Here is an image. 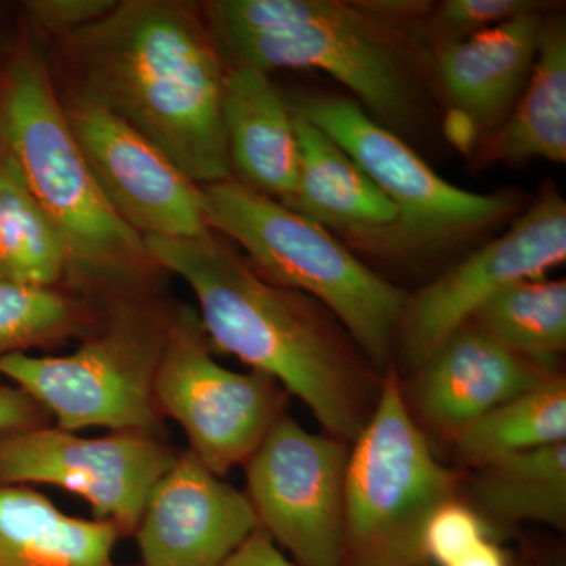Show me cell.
Listing matches in <instances>:
<instances>
[{
  "label": "cell",
  "instance_id": "6da1fadb",
  "mask_svg": "<svg viewBox=\"0 0 566 566\" xmlns=\"http://www.w3.org/2000/svg\"><path fill=\"white\" fill-rule=\"evenodd\" d=\"M46 44L57 92L117 115L200 188L232 178L221 112L229 65L200 3L117 0Z\"/></svg>",
  "mask_w": 566,
  "mask_h": 566
},
{
  "label": "cell",
  "instance_id": "7a4b0ae2",
  "mask_svg": "<svg viewBox=\"0 0 566 566\" xmlns=\"http://www.w3.org/2000/svg\"><path fill=\"white\" fill-rule=\"evenodd\" d=\"M144 240L161 270L196 294L212 346L300 398L326 434L348 444L357 438L368 419V375L359 349L322 304L268 281L212 230Z\"/></svg>",
  "mask_w": 566,
  "mask_h": 566
},
{
  "label": "cell",
  "instance_id": "3957f363",
  "mask_svg": "<svg viewBox=\"0 0 566 566\" xmlns=\"http://www.w3.org/2000/svg\"><path fill=\"white\" fill-rule=\"evenodd\" d=\"M200 9L227 65L324 71L398 136L422 123L434 88L430 48L370 0H211Z\"/></svg>",
  "mask_w": 566,
  "mask_h": 566
},
{
  "label": "cell",
  "instance_id": "277c9868",
  "mask_svg": "<svg viewBox=\"0 0 566 566\" xmlns=\"http://www.w3.org/2000/svg\"><path fill=\"white\" fill-rule=\"evenodd\" d=\"M0 147L61 240L65 289L99 308L156 289L161 266L144 238L112 210L88 169L39 39L25 41L2 63Z\"/></svg>",
  "mask_w": 566,
  "mask_h": 566
},
{
  "label": "cell",
  "instance_id": "5b68a950",
  "mask_svg": "<svg viewBox=\"0 0 566 566\" xmlns=\"http://www.w3.org/2000/svg\"><path fill=\"white\" fill-rule=\"evenodd\" d=\"M208 229L244 251L268 281L322 304L368 360L389 359L408 294L329 230L234 178L203 186Z\"/></svg>",
  "mask_w": 566,
  "mask_h": 566
},
{
  "label": "cell",
  "instance_id": "8992f818",
  "mask_svg": "<svg viewBox=\"0 0 566 566\" xmlns=\"http://www.w3.org/2000/svg\"><path fill=\"white\" fill-rule=\"evenodd\" d=\"M177 307L156 289L118 297L74 352L13 354L0 360V376L31 395L61 430L158 434L155 381Z\"/></svg>",
  "mask_w": 566,
  "mask_h": 566
},
{
  "label": "cell",
  "instance_id": "52a82bcc",
  "mask_svg": "<svg viewBox=\"0 0 566 566\" xmlns=\"http://www.w3.org/2000/svg\"><path fill=\"white\" fill-rule=\"evenodd\" d=\"M352 444L342 566H428L424 526L457 497L458 476L434 457L395 375Z\"/></svg>",
  "mask_w": 566,
  "mask_h": 566
},
{
  "label": "cell",
  "instance_id": "ba28073f",
  "mask_svg": "<svg viewBox=\"0 0 566 566\" xmlns=\"http://www.w3.org/2000/svg\"><path fill=\"white\" fill-rule=\"evenodd\" d=\"M292 107L344 148L397 208V222L374 253L411 256L446 251L517 210L515 196L465 191L444 180L403 137L348 96H305Z\"/></svg>",
  "mask_w": 566,
  "mask_h": 566
},
{
  "label": "cell",
  "instance_id": "9c48e42d",
  "mask_svg": "<svg viewBox=\"0 0 566 566\" xmlns=\"http://www.w3.org/2000/svg\"><path fill=\"white\" fill-rule=\"evenodd\" d=\"M159 415L185 430L189 452L223 476L245 464L282 415L281 387L260 371L230 370L212 356L197 311L178 305L155 381Z\"/></svg>",
  "mask_w": 566,
  "mask_h": 566
},
{
  "label": "cell",
  "instance_id": "30bf717a",
  "mask_svg": "<svg viewBox=\"0 0 566 566\" xmlns=\"http://www.w3.org/2000/svg\"><path fill=\"white\" fill-rule=\"evenodd\" d=\"M349 446L282 416L245 461L259 528L297 566H342Z\"/></svg>",
  "mask_w": 566,
  "mask_h": 566
},
{
  "label": "cell",
  "instance_id": "8fae6325",
  "mask_svg": "<svg viewBox=\"0 0 566 566\" xmlns=\"http://www.w3.org/2000/svg\"><path fill=\"white\" fill-rule=\"evenodd\" d=\"M178 453L158 434L82 438L54 424L0 438V488L51 485L80 495L95 520L134 535L151 491Z\"/></svg>",
  "mask_w": 566,
  "mask_h": 566
},
{
  "label": "cell",
  "instance_id": "7c38bea8",
  "mask_svg": "<svg viewBox=\"0 0 566 566\" xmlns=\"http://www.w3.org/2000/svg\"><path fill=\"white\" fill-rule=\"evenodd\" d=\"M565 260L566 202L556 186L545 185L504 234L408 296L397 337L409 363L416 368L423 364L495 294L517 282L546 277Z\"/></svg>",
  "mask_w": 566,
  "mask_h": 566
},
{
  "label": "cell",
  "instance_id": "4fadbf2b",
  "mask_svg": "<svg viewBox=\"0 0 566 566\" xmlns=\"http://www.w3.org/2000/svg\"><path fill=\"white\" fill-rule=\"evenodd\" d=\"M70 132L112 210L142 238L207 232L202 188L147 137L91 99L59 92Z\"/></svg>",
  "mask_w": 566,
  "mask_h": 566
},
{
  "label": "cell",
  "instance_id": "5bb4252c",
  "mask_svg": "<svg viewBox=\"0 0 566 566\" xmlns=\"http://www.w3.org/2000/svg\"><path fill=\"white\" fill-rule=\"evenodd\" d=\"M256 531L245 494L186 450L151 491L134 536L140 566H226Z\"/></svg>",
  "mask_w": 566,
  "mask_h": 566
},
{
  "label": "cell",
  "instance_id": "9a60e30c",
  "mask_svg": "<svg viewBox=\"0 0 566 566\" xmlns=\"http://www.w3.org/2000/svg\"><path fill=\"white\" fill-rule=\"evenodd\" d=\"M417 371L416 411L433 430L452 438L499 405L557 375L510 352L474 322L446 338Z\"/></svg>",
  "mask_w": 566,
  "mask_h": 566
},
{
  "label": "cell",
  "instance_id": "2e32d148",
  "mask_svg": "<svg viewBox=\"0 0 566 566\" xmlns=\"http://www.w3.org/2000/svg\"><path fill=\"white\" fill-rule=\"evenodd\" d=\"M546 10L521 14L431 51L438 92L480 136L497 129L513 111L534 69Z\"/></svg>",
  "mask_w": 566,
  "mask_h": 566
},
{
  "label": "cell",
  "instance_id": "e0dca14e",
  "mask_svg": "<svg viewBox=\"0 0 566 566\" xmlns=\"http://www.w3.org/2000/svg\"><path fill=\"white\" fill-rule=\"evenodd\" d=\"M222 123L232 177L290 208L300 180V144L292 103L270 74L229 66L222 88Z\"/></svg>",
  "mask_w": 566,
  "mask_h": 566
},
{
  "label": "cell",
  "instance_id": "ac0fdd59",
  "mask_svg": "<svg viewBox=\"0 0 566 566\" xmlns=\"http://www.w3.org/2000/svg\"><path fill=\"white\" fill-rule=\"evenodd\" d=\"M294 120L300 144V180L290 210L329 232L344 233L364 251H374L397 222V208L318 126L297 112Z\"/></svg>",
  "mask_w": 566,
  "mask_h": 566
},
{
  "label": "cell",
  "instance_id": "d6986e66",
  "mask_svg": "<svg viewBox=\"0 0 566 566\" xmlns=\"http://www.w3.org/2000/svg\"><path fill=\"white\" fill-rule=\"evenodd\" d=\"M120 532L63 513L29 486L0 488V566H140L115 560Z\"/></svg>",
  "mask_w": 566,
  "mask_h": 566
},
{
  "label": "cell",
  "instance_id": "ffe728a7",
  "mask_svg": "<svg viewBox=\"0 0 566 566\" xmlns=\"http://www.w3.org/2000/svg\"><path fill=\"white\" fill-rule=\"evenodd\" d=\"M546 159L566 161V25L547 13L538 55L526 87L506 120L482 137L476 167Z\"/></svg>",
  "mask_w": 566,
  "mask_h": 566
},
{
  "label": "cell",
  "instance_id": "44dd1931",
  "mask_svg": "<svg viewBox=\"0 0 566 566\" xmlns=\"http://www.w3.org/2000/svg\"><path fill=\"white\" fill-rule=\"evenodd\" d=\"M474 497L499 523L566 524V442L499 458L480 465Z\"/></svg>",
  "mask_w": 566,
  "mask_h": 566
},
{
  "label": "cell",
  "instance_id": "7402d4cb",
  "mask_svg": "<svg viewBox=\"0 0 566 566\" xmlns=\"http://www.w3.org/2000/svg\"><path fill=\"white\" fill-rule=\"evenodd\" d=\"M464 463L480 465L515 453L566 442V382L554 375L510 398L455 438Z\"/></svg>",
  "mask_w": 566,
  "mask_h": 566
},
{
  "label": "cell",
  "instance_id": "603a6c76",
  "mask_svg": "<svg viewBox=\"0 0 566 566\" xmlns=\"http://www.w3.org/2000/svg\"><path fill=\"white\" fill-rule=\"evenodd\" d=\"M471 322L510 352L551 368L566 348L564 279H528L495 294Z\"/></svg>",
  "mask_w": 566,
  "mask_h": 566
},
{
  "label": "cell",
  "instance_id": "cb8c5ba5",
  "mask_svg": "<svg viewBox=\"0 0 566 566\" xmlns=\"http://www.w3.org/2000/svg\"><path fill=\"white\" fill-rule=\"evenodd\" d=\"M66 256L24 178L0 147V279L63 286Z\"/></svg>",
  "mask_w": 566,
  "mask_h": 566
},
{
  "label": "cell",
  "instance_id": "d4e9b609",
  "mask_svg": "<svg viewBox=\"0 0 566 566\" xmlns=\"http://www.w3.org/2000/svg\"><path fill=\"white\" fill-rule=\"evenodd\" d=\"M103 308L65 286H35L0 279V360L33 348L87 337Z\"/></svg>",
  "mask_w": 566,
  "mask_h": 566
},
{
  "label": "cell",
  "instance_id": "484cf974",
  "mask_svg": "<svg viewBox=\"0 0 566 566\" xmlns=\"http://www.w3.org/2000/svg\"><path fill=\"white\" fill-rule=\"evenodd\" d=\"M549 9L534 0H447L433 7L420 29L430 50L457 43L521 14Z\"/></svg>",
  "mask_w": 566,
  "mask_h": 566
},
{
  "label": "cell",
  "instance_id": "4316f807",
  "mask_svg": "<svg viewBox=\"0 0 566 566\" xmlns=\"http://www.w3.org/2000/svg\"><path fill=\"white\" fill-rule=\"evenodd\" d=\"M491 538L485 516L458 499L446 502L424 526L422 549L428 566H447Z\"/></svg>",
  "mask_w": 566,
  "mask_h": 566
},
{
  "label": "cell",
  "instance_id": "83f0119b",
  "mask_svg": "<svg viewBox=\"0 0 566 566\" xmlns=\"http://www.w3.org/2000/svg\"><path fill=\"white\" fill-rule=\"evenodd\" d=\"M117 0H31L25 2V20L36 39L51 43L102 20Z\"/></svg>",
  "mask_w": 566,
  "mask_h": 566
},
{
  "label": "cell",
  "instance_id": "f1b7e54d",
  "mask_svg": "<svg viewBox=\"0 0 566 566\" xmlns=\"http://www.w3.org/2000/svg\"><path fill=\"white\" fill-rule=\"evenodd\" d=\"M51 416L17 386L0 385V438L50 424Z\"/></svg>",
  "mask_w": 566,
  "mask_h": 566
},
{
  "label": "cell",
  "instance_id": "f546056e",
  "mask_svg": "<svg viewBox=\"0 0 566 566\" xmlns=\"http://www.w3.org/2000/svg\"><path fill=\"white\" fill-rule=\"evenodd\" d=\"M226 566H297L262 531L249 536Z\"/></svg>",
  "mask_w": 566,
  "mask_h": 566
},
{
  "label": "cell",
  "instance_id": "4dcf8cb0",
  "mask_svg": "<svg viewBox=\"0 0 566 566\" xmlns=\"http://www.w3.org/2000/svg\"><path fill=\"white\" fill-rule=\"evenodd\" d=\"M447 566H512V564H510V557L504 547L499 546L493 538H490L479 543Z\"/></svg>",
  "mask_w": 566,
  "mask_h": 566
},
{
  "label": "cell",
  "instance_id": "1f68e13d",
  "mask_svg": "<svg viewBox=\"0 0 566 566\" xmlns=\"http://www.w3.org/2000/svg\"><path fill=\"white\" fill-rule=\"evenodd\" d=\"M0 73H2V63H0Z\"/></svg>",
  "mask_w": 566,
  "mask_h": 566
}]
</instances>
